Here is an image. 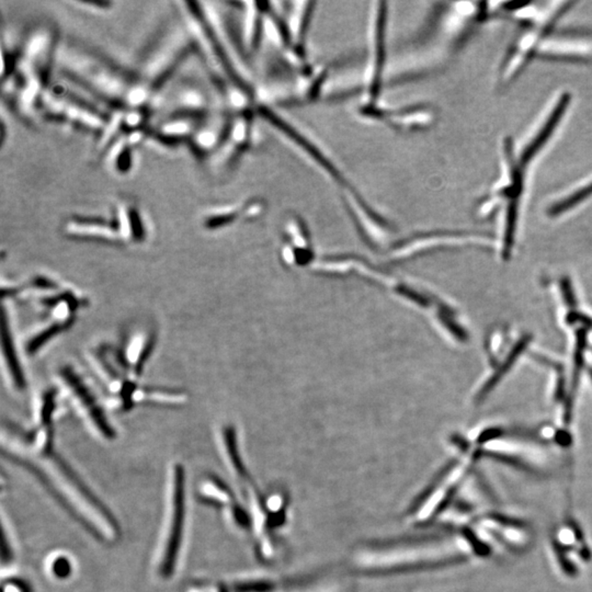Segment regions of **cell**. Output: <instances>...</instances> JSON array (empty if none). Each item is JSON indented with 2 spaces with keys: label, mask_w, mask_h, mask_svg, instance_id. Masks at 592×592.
Segmentation results:
<instances>
[{
  "label": "cell",
  "mask_w": 592,
  "mask_h": 592,
  "mask_svg": "<svg viewBox=\"0 0 592 592\" xmlns=\"http://www.w3.org/2000/svg\"><path fill=\"white\" fill-rule=\"evenodd\" d=\"M73 323L74 322H71V320L54 319L51 325L46 326L45 328L40 330L38 334H34L28 340V343L26 346L27 353L30 355H36L50 340L54 339L57 334L68 330L69 327L72 326Z\"/></svg>",
  "instance_id": "obj_12"
},
{
  "label": "cell",
  "mask_w": 592,
  "mask_h": 592,
  "mask_svg": "<svg viewBox=\"0 0 592 592\" xmlns=\"http://www.w3.org/2000/svg\"><path fill=\"white\" fill-rule=\"evenodd\" d=\"M490 519L496 521L498 524H503V526H509V528H526V524H524V521L519 520V519L511 518V517L503 516V515H499V513H493V515H490Z\"/></svg>",
  "instance_id": "obj_18"
},
{
  "label": "cell",
  "mask_w": 592,
  "mask_h": 592,
  "mask_svg": "<svg viewBox=\"0 0 592 592\" xmlns=\"http://www.w3.org/2000/svg\"><path fill=\"white\" fill-rule=\"evenodd\" d=\"M115 224L122 242L142 243L146 237L145 225L142 213L128 201H121L115 207Z\"/></svg>",
  "instance_id": "obj_10"
},
{
  "label": "cell",
  "mask_w": 592,
  "mask_h": 592,
  "mask_svg": "<svg viewBox=\"0 0 592 592\" xmlns=\"http://www.w3.org/2000/svg\"><path fill=\"white\" fill-rule=\"evenodd\" d=\"M553 545H554L555 553H556L557 559H558L559 565L562 567L563 572L570 577H574V576L578 575L577 567L572 564V561L566 556V552H565L562 544L554 540Z\"/></svg>",
  "instance_id": "obj_16"
},
{
  "label": "cell",
  "mask_w": 592,
  "mask_h": 592,
  "mask_svg": "<svg viewBox=\"0 0 592 592\" xmlns=\"http://www.w3.org/2000/svg\"><path fill=\"white\" fill-rule=\"evenodd\" d=\"M192 47L193 42L184 27L170 31L145 54L136 74L138 80L155 94Z\"/></svg>",
  "instance_id": "obj_3"
},
{
  "label": "cell",
  "mask_w": 592,
  "mask_h": 592,
  "mask_svg": "<svg viewBox=\"0 0 592 592\" xmlns=\"http://www.w3.org/2000/svg\"><path fill=\"white\" fill-rule=\"evenodd\" d=\"M57 390H50L42 395L41 401L38 404V413H36V422L38 427L49 428L53 424L54 416L57 414Z\"/></svg>",
  "instance_id": "obj_13"
},
{
  "label": "cell",
  "mask_w": 592,
  "mask_h": 592,
  "mask_svg": "<svg viewBox=\"0 0 592 592\" xmlns=\"http://www.w3.org/2000/svg\"><path fill=\"white\" fill-rule=\"evenodd\" d=\"M3 592H27V589L22 582L9 580L7 585L3 586Z\"/></svg>",
  "instance_id": "obj_22"
},
{
  "label": "cell",
  "mask_w": 592,
  "mask_h": 592,
  "mask_svg": "<svg viewBox=\"0 0 592 592\" xmlns=\"http://www.w3.org/2000/svg\"><path fill=\"white\" fill-rule=\"evenodd\" d=\"M72 563L64 555L54 556L50 562V572L53 574L54 577L59 579H65L72 574Z\"/></svg>",
  "instance_id": "obj_15"
},
{
  "label": "cell",
  "mask_w": 592,
  "mask_h": 592,
  "mask_svg": "<svg viewBox=\"0 0 592 592\" xmlns=\"http://www.w3.org/2000/svg\"><path fill=\"white\" fill-rule=\"evenodd\" d=\"M65 232L68 235L103 242H122L120 232L115 222L109 223L101 219L76 217L65 224Z\"/></svg>",
  "instance_id": "obj_8"
},
{
  "label": "cell",
  "mask_w": 592,
  "mask_h": 592,
  "mask_svg": "<svg viewBox=\"0 0 592 592\" xmlns=\"http://www.w3.org/2000/svg\"><path fill=\"white\" fill-rule=\"evenodd\" d=\"M556 438L558 443L562 444V445H568V444L570 443V441H572V440H570V434H566V432H561Z\"/></svg>",
  "instance_id": "obj_24"
},
{
  "label": "cell",
  "mask_w": 592,
  "mask_h": 592,
  "mask_svg": "<svg viewBox=\"0 0 592 592\" xmlns=\"http://www.w3.org/2000/svg\"><path fill=\"white\" fill-rule=\"evenodd\" d=\"M41 109L52 118L97 133H103L107 126V119L99 111L61 87L47 88L42 97Z\"/></svg>",
  "instance_id": "obj_5"
},
{
  "label": "cell",
  "mask_w": 592,
  "mask_h": 592,
  "mask_svg": "<svg viewBox=\"0 0 592 592\" xmlns=\"http://www.w3.org/2000/svg\"><path fill=\"white\" fill-rule=\"evenodd\" d=\"M3 357L11 385L17 391H22L23 388L26 387V378L23 374L22 367L19 362L13 332H11L10 326L8 324V317L5 309H3Z\"/></svg>",
  "instance_id": "obj_11"
},
{
  "label": "cell",
  "mask_w": 592,
  "mask_h": 592,
  "mask_svg": "<svg viewBox=\"0 0 592 592\" xmlns=\"http://www.w3.org/2000/svg\"><path fill=\"white\" fill-rule=\"evenodd\" d=\"M57 31L51 24H38L27 34L15 54L9 86L13 105L24 119H34L40 110L42 97L57 52ZM6 80V78H5Z\"/></svg>",
  "instance_id": "obj_2"
},
{
  "label": "cell",
  "mask_w": 592,
  "mask_h": 592,
  "mask_svg": "<svg viewBox=\"0 0 592 592\" xmlns=\"http://www.w3.org/2000/svg\"><path fill=\"white\" fill-rule=\"evenodd\" d=\"M568 99H570V96L562 95L558 101L555 103L554 108H552L551 112L549 113V117L545 121V124H543L539 128L536 134H534L533 138L524 146V151L521 153V163H530L542 151V147L549 142L552 133H554L555 128L558 126L559 120L564 115Z\"/></svg>",
  "instance_id": "obj_9"
},
{
  "label": "cell",
  "mask_w": 592,
  "mask_h": 592,
  "mask_svg": "<svg viewBox=\"0 0 592 592\" xmlns=\"http://www.w3.org/2000/svg\"><path fill=\"white\" fill-rule=\"evenodd\" d=\"M186 505V472L182 465L176 464L171 473L168 528L159 557L158 574L161 578H170L176 570L184 540Z\"/></svg>",
  "instance_id": "obj_4"
},
{
  "label": "cell",
  "mask_w": 592,
  "mask_h": 592,
  "mask_svg": "<svg viewBox=\"0 0 592 592\" xmlns=\"http://www.w3.org/2000/svg\"><path fill=\"white\" fill-rule=\"evenodd\" d=\"M64 72L119 109H143L151 105L154 94L138 75L130 74L92 52L66 46L59 54Z\"/></svg>",
  "instance_id": "obj_1"
},
{
  "label": "cell",
  "mask_w": 592,
  "mask_h": 592,
  "mask_svg": "<svg viewBox=\"0 0 592 592\" xmlns=\"http://www.w3.org/2000/svg\"><path fill=\"white\" fill-rule=\"evenodd\" d=\"M463 535H464L467 542L471 544V547H472L473 551L475 552V554L478 555V556L480 557L489 556L490 552H491L490 547H488L487 544L480 541L478 536H476V534H475L471 528H465L464 530H463Z\"/></svg>",
  "instance_id": "obj_17"
},
{
  "label": "cell",
  "mask_w": 592,
  "mask_h": 592,
  "mask_svg": "<svg viewBox=\"0 0 592 592\" xmlns=\"http://www.w3.org/2000/svg\"><path fill=\"white\" fill-rule=\"evenodd\" d=\"M528 339H530V338L524 337V339L521 340V341H519L518 345H517L516 347H515V349L511 351L510 357H509L508 359H507V361L503 363V368H501V370L498 371V372L496 373L495 376H494L493 378H490V380H488L487 383L485 384V386H484V388H482V392H480V396H478V397H480V399H485L486 396H487V394L489 393V392L491 391L494 387H495L496 384L499 382V380H501V376H505V373H507V371H508L509 369L511 368V365L515 363V361H516L517 357H518L519 355H520V353H522V350H524V348L528 346Z\"/></svg>",
  "instance_id": "obj_14"
},
{
  "label": "cell",
  "mask_w": 592,
  "mask_h": 592,
  "mask_svg": "<svg viewBox=\"0 0 592 592\" xmlns=\"http://www.w3.org/2000/svg\"><path fill=\"white\" fill-rule=\"evenodd\" d=\"M490 457H493L494 459H499L501 462L507 463V464L512 465V466L517 467L519 470H524L528 471V466L524 464V462H521L520 459H515L512 457H507V455L503 454H496V453H489Z\"/></svg>",
  "instance_id": "obj_20"
},
{
  "label": "cell",
  "mask_w": 592,
  "mask_h": 592,
  "mask_svg": "<svg viewBox=\"0 0 592 592\" xmlns=\"http://www.w3.org/2000/svg\"><path fill=\"white\" fill-rule=\"evenodd\" d=\"M563 288H564V293H565V299L570 304L574 303V295H572V288H570V282L565 281L563 283Z\"/></svg>",
  "instance_id": "obj_23"
},
{
  "label": "cell",
  "mask_w": 592,
  "mask_h": 592,
  "mask_svg": "<svg viewBox=\"0 0 592 592\" xmlns=\"http://www.w3.org/2000/svg\"><path fill=\"white\" fill-rule=\"evenodd\" d=\"M72 3L78 6V7L84 8V9H87V10L89 9V10L96 11V13H99V11L105 13L113 6V3L110 1H76V3Z\"/></svg>",
  "instance_id": "obj_19"
},
{
  "label": "cell",
  "mask_w": 592,
  "mask_h": 592,
  "mask_svg": "<svg viewBox=\"0 0 592 592\" xmlns=\"http://www.w3.org/2000/svg\"><path fill=\"white\" fill-rule=\"evenodd\" d=\"M503 436V430L501 429H488L482 432L478 437L480 443H486V442L491 441V440L497 439V438Z\"/></svg>",
  "instance_id": "obj_21"
},
{
  "label": "cell",
  "mask_w": 592,
  "mask_h": 592,
  "mask_svg": "<svg viewBox=\"0 0 592 592\" xmlns=\"http://www.w3.org/2000/svg\"><path fill=\"white\" fill-rule=\"evenodd\" d=\"M61 380L73 401L76 403L80 413L87 418L92 428L103 438L113 440L115 438V430L105 416L103 406L100 405L95 394L92 393L89 386L84 383L82 376L75 372L71 367H65L61 370Z\"/></svg>",
  "instance_id": "obj_6"
},
{
  "label": "cell",
  "mask_w": 592,
  "mask_h": 592,
  "mask_svg": "<svg viewBox=\"0 0 592 592\" xmlns=\"http://www.w3.org/2000/svg\"><path fill=\"white\" fill-rule=\"evenodd\" d=\"M205 113L175 112L159 123L154 136L163 145H175L191 141L192 136L205 119Z\"/></svg>",
  "instance_id": "obj_7"
}]
</instances>
